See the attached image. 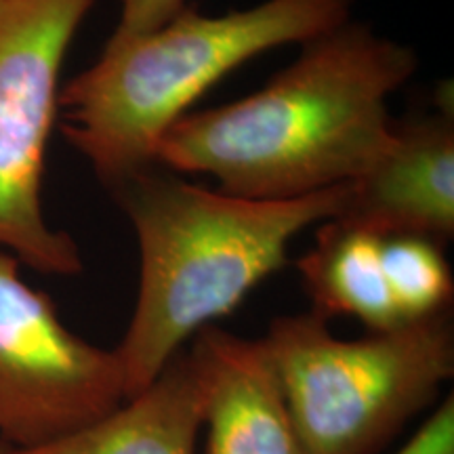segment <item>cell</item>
<instances>
[{
	"instance_id": "cell-1",
	"label": "cell",
	"mask_w": 454,
	"mask_h": 454,
	"mask_svg": "<svg viewBox=\"0 0 454 454\" xmlns=\"http://www.w3.org/2000/svg\"><path fill=\"white\" fill-rule=\"evenodd\" d=\"M419 67L406 44L348 20L301 44L297 61L234 104L187 112L156 150L173 173L219 192L291 200L354 184L391 139L387 99Z\"/></svg>"
},
{
	"instance_id": "cell-2",
	"label": "cell",
	"mask_w": 454,
	"mask_h": 454,
	"mask_svg": "<svg viewBox=\"0 0 454 454\" xmlns=\"http://www.w3.org/2000/svg\"><path fill=\"white\" fill-rule=\"evenodd\" d=\"M349 194L351 184L291 200H253L190 184L160 164L114 187L139 248L137 303L114 348L127 397L280 271L294 238L339 217Z\"/></svg>"
},
{
	"instance_id": "cell-3",
	"label": "cell",
	"mask_w": 454,
	"mask_h": 454,
	"mask_svg": "<svg viewBox=\"0 0 454 454\" xmlns=\"http://www.w3.org/2000/svg\"><path fill=\"white\" fill-rule=\"evenodd\" d=\"M354 0H263L202 15L179 11L145 34L107 38L59 93L64 137L107 190L154 167L164 133L225 74L265 51L303 44L349 20Z\"/></svg>"
},
{
	"instance_id": "cell-4",
	"label": "cell",
	"mask_w": 454,
	"mask_h": 454,
	"mask_svg": "<svg viewBox=\"0 0 454 454\" xmlns=\"http://www.w3.org/2000/svg\"><path fill=\"white\" fill-rule=\"evenodd\" d=\"M261 343L305 454L381 450L454 374L446 314L348 340L309 309L276 316Z\"/></svg>"
},
{
	"instance_id": "cell-5",
	"label": "cell",
	"mask_w": 454,
	"mask_h": 454,
	"mask_svg": "<svg viewBox=\"0 0 454 454\" xmlns=\"http://www.w3.org/2000/svg\"><path fill=\"white\" fill-rule=\"evenodd\" d=\"M95 0H0V251L51 276H76V240L44 217L43 179L59 116V76Z\"/></svg>"
},
{
	"instance_id": "cell-6",
	"label": "cell",
	"mask_w": 454,
	"mask_h": 454,
	"mask_svg": "<svg viewBox=\"0 0 454 454\" xmlns=\"http://www.w3.org/2000/svg\"><path fill=\"white\" fill-rule=\"evenodd\" d=\"M20 265L0 251V442L9 450L66 438L127 400L116 349L72 333Z\"/></svg>"
},
{
	"instance_id": "cell-7",
	"label": "cell",
	"mask_w": 454,
	"mask_h": 454,
	"mask_svg": "<svg viewBox=\"0 0 454 454\" xmlns=\"http://www.w3.org/2000/svg\"><path fill=\"white\" fill-rule=\"evenodd\" d=\"M438 112L394 124L381 156L351 184L340 217L379 236H423L444 247L454 236L452 93L442 84Z\"/></svg>"
},
{
	"instance_id": "cell-8",
	"label": "cell",
	"mask_w": 454,
	"mask_h": 454,
	"mask_svg": "<svg viewBox=\"0 0 454 454\" xmlns=\"http://www.w3.org/2000/svg\"><path fill=\"white\" fill-rule=\"evenodd\" d=\"M192 348L208 379L207 454H305L261 339L207 326Z\"/></svg>"
},
{
	"instance_id": "cell-9",
	"label": "cell",
	"mask_w": 454,
	"mask_h": 454,
	"mask_svg": "<svg viewBox=\"0 0 454 454\" xmlns=\"http://www.w3.org/2000/svg\"><path fill=\"white\" fill-rule=\"evenodd\" d=\"M207 400L204 362L187 348L106 417L61 440L7 454H196Z\"/></svg>"
},
{
	"instance_id": "cell-10",
	"label": "cell",
	"mask_w": 454,
	"mask_h": 454,
	"mask_svg": "<svg viewBox=\"0 0 454 454\" xmlns=\"http://www.w3.org/2000/svg\"><path fill=\"white\" fill-rule=\"evenodd\" d=\"M316 314L356 317L368 333L404 326L383 270V236L345 217L322 221L311 251L297 259Z\"/></svg>"
},
{
	"instance_id": "cell-11",
	"label": "cell",
	"mask_w": 454,
	"mask_h": 454,
	"mask_svg": "<svg viewBox=\"0 0 454 454\" xmlns=\"http://www.w3.org/2000/svg\"><path fill=\"white\" fill-rule=\"evenodd\" d=\"M383 270L406 325L446 314L454 278L444 247L423 236H383Z\"/></svg>"
},
{
	"instance_id": "cell-12",
	"label": "cell",
	"mask_w": 454,
	"mask_h": 454,
	"mask_svg": "<svg viewBox=\"0 0 454 454\" xmlns=\"http://www.w3.org/2000/svg\"><path fill=\"white\" fill-rule=\"evenodd\" d=\"M184 7L185 0H121V20L112 36L127 38L156 30Z\"/></svg>"
},
{
	"instance_id": "cell-13",
	"label": "cell",
	"mask_w": 454,
	"mask_h": 454,
	"mask_svg": "<svg viewBox=\"0 0 454 454\" xmlns=\"http://www.w3.org/2000/svg\"><path fill=\"white\" fill-rule=\"evenodd\" d=\"M395 454H454V402L448 397Z\"/></svg>"
},
{
	"instance_id": "cell-14",
	"label": "cell",
	"mask_w": 454,
	"mask_h": 454,
	"mask_svg": "<svg viewBox=\"0 0 454 454\" xmlns=\"http://www.w3.org/2000/svg\"><path fill=\"white\" fill-rule=\"evenodd\" d=\"M9 452V448L3 444V442H0V454H7Z\"/></svg>"
}]
</instances>
